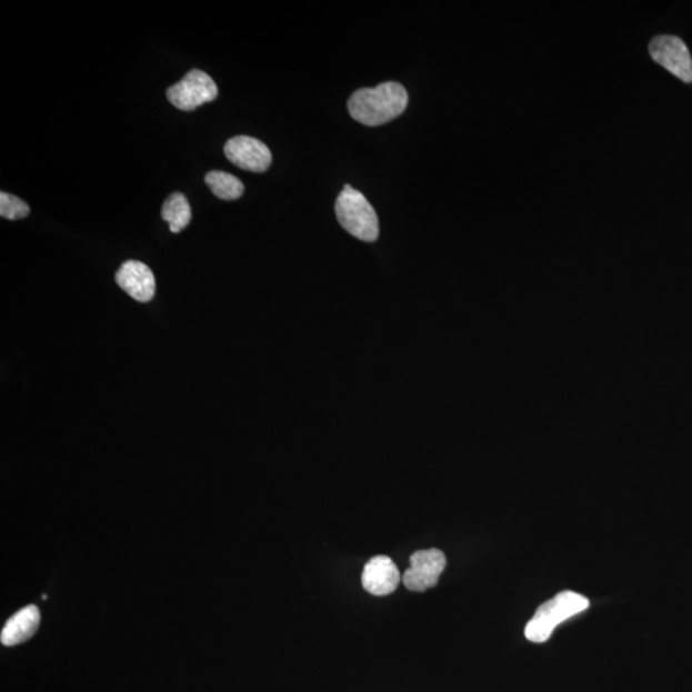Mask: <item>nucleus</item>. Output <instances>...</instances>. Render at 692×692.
I'll list each match as a JSON object with an SVG mask.
<instances>
[{"instance_id":"1","label":"nucleus","mask_w":692,"mask_h":692,"mask_svg":"<svg viewBox=\"0 0 692 692\" xmlns=\"http://www.w3.org/2000/svg\"><path fill=\"white\" fill-rule=\"evenodd\" d=\"M408 93L402 83L390 81L377 88L357 90L348 102L349 113L365 127H381L407 110Z\"/></svg>"},{"instance_id":"5","label":"nucleus","mask_w":692,"mask_h":692,"mask_svg":"<svg viewBox=\"0 0 692 692\" xmlns=\"http://www.w3.org/2000/svg\"><path fill=\"white\" fill-rule=\"evenodd\" d=\"M410 563V569L402 576L404 586L422 593L438 585L447 566V558L439 549L420 550L411 555Z\"/></svg>"},{"instance_id":"13","label":"nucleus","mask_w":692,"mask_h":692,"mask_svg":"<svg viewBox=\"0 0 692 692\" xmlns=\"http://www.w3.org/2000/svg\"><path fill=\"white\" fill-rule=\"evenodd\" d=\"M30 213V207L23 202L20 198L11 194L0 193V215L6 220H21L28 217Z\"/></svg>"},{"instance_id":"8","label":"nucleus","mask_w":692,"mask_h":692,"mask_svg":"<svg viewBox=\"0 0 692 692\" xmlns=\"http://www.w3.org/2000/svg\"><path fill=\"white\" fill-rule=\"evenodd\" d=\"M116 282L140 303H149L154 298L156 278L143 262H124L116 273Z\"/></svg>"},{"instance_id":"7","label":"nucleus","mask_w":692,"mask_h":692,"mask_svg":"<svg viewBox=\"0 0 692 692\" xmlns=\"http://www.w3.org/2000/svg\"><path fill=\"white\" fill-rule=\"evenodd\" d=\"M224 156L241 170L261 173L270 169L272 154L261 140L235 137L224 146Z\"/></svg>"},{"instance_id":"3","label":"nucleus","mask_w":692,"mask_h":692,"mask_svg":"<svg viewBox=\"0 0 692 692\" xmlns=\"http://www.w3.org/2000/svg\"><path fill=\"white\" fill-rule=\"evenodd\" d=\"M338 220L350 235L367 243L379 239V217L369 200L347 183L335 204Z\"/></svg>"},{"instance_id":"12","label":"nucleus","mask_w":692,"mask_h":692,"mask_svg":"<svg viewBox=\"0 0 692 692\" xmlns=\"http://www.w3.org/2000/svg\"><path fill=\"white\" fill-rule=\"evenodd\" d=\"M205 182L212 193L222 200H237L244 194L243 182L228 172L211 171L207 173Z\"/></svg>"},{"instance_id":"6","label":"nucleus","mask_w":692,"mask_h":692,"mask_svg":"<svg viewBox=\"0 0 692 692\" xmlns=\"http://www.w3.org/2000/svg\"><path fill=\"white\" fill-rule=\"evenodd\" d=\"M650 56L656 63L669 70L683 82H692V58L683 40L672 36H661L649 46Z\"/></svg>"},{"instance_id":"9","label":"nucleus","mask_w":692,"mask_h":692,"mask_svg":"<svg viewBox=\"0 0 692 692\" xmlns=\"http://www.w3.org/2000/svg\"><path fill=\"white\" fill-rule=\"evenodd\" d=\"M400 572L397 564L387 555L373 556L365 563L362 573V585L374 596H387L398 589Z\"/></svg>"},{"instance_id":"2","label":"nucleus","mask_w":692,"mask_h":692,"mask_svg":"<svg viewBox=\"0 0 692 692\" xmlns=\"http://www.w3.org/2000/svg\"><path fill=\"white\" fill-rule=\"evenodd\" d=\"M589 606L588 598L573 593V591H563V593L539 606L535 615L528 623L526 630H524V636L531 643H546L558 624L586 611Z\"/></svg>"},{"instance_id":"11","label":"nucleus","mask_w":692,"mask_h":692,"mask_svg":"<svg viewBox=\"0 0 692 692\" xmlns=\"http://www.w3.org/2000/svg\"><path fill=\"white\" fill-rule=\"evenodd\" d=\"M162 219L169 223L173 233H179L188 228L191 221V208L188 198L181 193H173L167 198L162 207Z\"/></svg>"},{"instance_id":"10","label":"nucleus","mask_w":692,"mask_h":692,"mask_svg":"<svg viewBox=\"0 0 692 692\" xmlns=\"http://www.w3.org/2000/svg\"><path fill=\"white\" fill-rule=\"evenodd\" d=\"M40 612L37 605H28L17 612L4 624L0 641L6 646H14L31 639L39 629Z\"/></svg>"},{"instance_id":"4","label":"nucleus","mask_w":692,"mask_h":692,"mask_svg":"<svg viewBox=\"0 0 692 692\" xmlns=\"http://www.w3.org/2000/svg\"><path fill=\"white\" fill-rule=\"evenodd\" d=\"M219 96V88L210 74L193 70L187 73L177 86L167 90V99L180 111L190 112L198 107L213 102Z\"/></svg>"}]
</instances>
